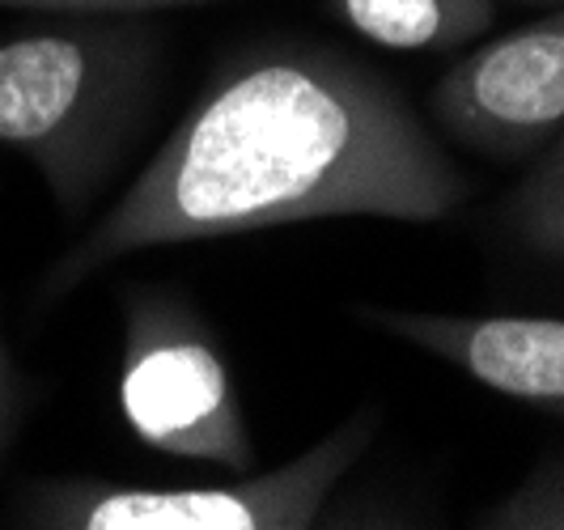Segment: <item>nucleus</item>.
<instances>
[{"mask_svg": "<svg viewBox=\"0 0 564 530\" xmlns=\"http://www.w3.org/2000/svg\"><path fill=\"white\" fill-rule=\"evenodd\" d=\"M509 221L527 247L564 259V137L552 144V153L513 196Z\"/></svg>", "mask_w": 564, "mask_h": 530, "instance_id": "6e6552de", "label": "nucleus"}, {"mask_svg": "<svg viewBox=\"0 0 564 530\" xmlns=\"http://www.w3.org/2000/svg\"><path fill=\"white\" fill-rule=\"evenodd\" d=\"M378 332L408 339L488 391L564 417V318L547 314H424L361 310Z\"/></svg>", "mask_w": 564, "mask_h": 530, "instance_id": "423d86ee", "label": "nucleus"}, {"mask_svg": "<svg viewBox=\"0 0 564 530\" xmlns=\"http://www.w3.org/2000/svg\"><path fill=\"white\" fill-rule=\"evenodd\" d=\"M471 196L391 77L357 56L272 39L217 64L123 196L43 280L47 302L128 255L281 225L442 221Z\"/></svg>", "mask_w": 564, "mask_h": 530, "instance_id": "f257e3e1", "label": "nucleus"}, {"mask_svg": "<svg viewBox=\"0 0 564 530\" xmlns=\"http://www.w3.org/2000/svg\"><path fill=\"white\" fill-rule=\"evenodd\" d=\"M458 144L522 158L564 128V9L501 34L454 64L429 98Z\"/></svg>", "mask_w": 564, "mask_h": 530, "instance_id": "39448f33", "label": "nucleus"}, {"mask_svg": "<svg viewBox=\"0 0 564 530\" xmlns=\"http://www.w3.org/2000/svg\"><path fill=\"white\" fill-rule=\"evenodd\" d=\"M480 527L564 530V454H543L509 497L484 509Z\"/></svg>", "mask_w": 564, "mask_h": 530, "instance_id": "1a4fd4ad", "label": "nucleus"}, {"mask_svg": "<svg viewBox=\"0 0 564 530\" xmlns=\"http://www.w3.org/2000/svg\"><path fill=\"white\" fill-rule=\"evenodd\" d=\"M119 412L149 450L251 472L254 442L226 353L178 293L137 289L128 298Z\"/></svg>", "mask_w": 564, "mask_h": 530, "instance_id": "20e7f679", "label": "nucleus"}, {"mask_svg": "<svg viewBox=\"0 0 564 530\" xmlns=\"http://www.w3.org/2000/svg\"><path fill=\"white\" fill-rule=\"evenodd\" d=\"M352 34L387 52H451L480 39L497 0H327Z\"/></svg>", "mask_w": 564, "mask_h": 530, "instance_id": "0eeeda50", "label": "nucleus"}, {"mask_svg": "<svg viewBox=\"0 0 564 530\" xmlns=\"http://www.w3.org/2000/svg\"><path fill=\"white\" fill-rule=\"evenodd\" d=\"M378 412L348 417L272 472L196 488L111 479H43L18 501V527L47 530H306L318 527L336 484L361 463Z\"/></svg>", "mask_w": 564, "mask_h": 530, "instance_id": "7ed1b4c3", "label": "nucleus"}, {"mask_svg": "<svg viewBox=\"0 0 564 530\" xmlns=\"http://www.w3.org/2000/svg\"><path fill=\"white\" fill-rule=\"evenodd\" d=\"M213 0H0V9H26V13H64V18H144L162 9H187Z\"/></svg>", "mask_w": 564, "mask_h": 530, "instance_id": "9d476101", "label": "nucleus"}, {"mask_svg": "<svg viewBox=\"0 0 564 530\" xmlns=\"http://www.w3.org/2000/svg\"><path fill=\"white\" fill-rule=\"evenodd\" d=\"M13 433V369H9V353L0 344V454L9 446Z\"/></svg>", "mask_w": 564, "mask_h": 530, "instance_id": "9b49d317", "label": "nucleus"}, {"mask_svg": "<svg viewBox=\"0 0 564 530\" xmlns=\"http://www.w3.org/2000/svg\"><path fill=\"white\" fill-rule=\"evenodd\" d=\"M162 34L141 18H82L0 43V144L77 217L162 89Z\"/></svg>", "mask_w": 564, "mask_h": 530, "instance_id": "f03ea898", "label": "nucleus"}]
</instances>
